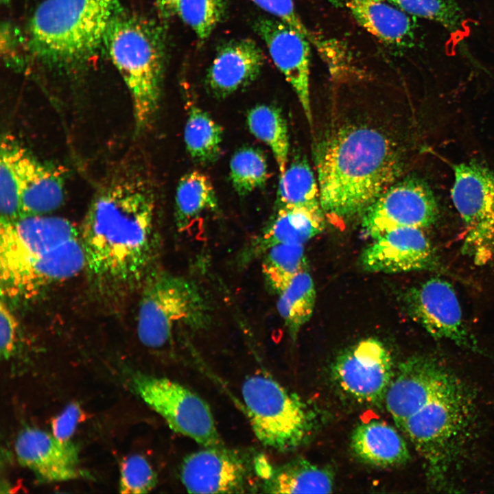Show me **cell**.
Here are the masks:
<instances>
[{"label": "cell", "mask_w": 494, "mask_h": 494, "mask_svg": "<svg viewBox=\"0 0 494 494\" xmlns=\"http://www.w3.org/2000/svg\"><path fill=\"white\" fill-rule=\"evenodd\" d=\"M155 202L137 174L109 178L93 196L80 229L85 270L103 292L143 285L154 250Z\"/></svg>", "instance_id": "cell-1"}, {"label": "cell", "mask_w": 494, "mask_h": 494, "mask_svg": "<svg viewBox=\"0 0 494 494\" xmlns=\"http://www.w3.org/2000/svg\"><path fill=\"white\" fill-rule=\"evenodd\" d=\"M85 269L80 229L50 214L0 221L1 297L27 299Z\"/></svg>", "instance_id": "cell-2"}, {"label": "cell", "mask_w": 494, "mask_h": 494, "mask_svg": "<svg viewBox=\"0 0 494 494\" xmlns=\"http://www.w3.org/2000/svg\"><path fill=\"white\" fill-rule=\"evenodd\" d=\"M320 205L333 217L364 211L388 189L400 171L390 140L366 126L343 128L316 153Z\"/></svg>", "instance_id": "cell-3"}, {"label": "cell", "mask_w": 494, "mask_h": 494, "mask_svg": "<svg viewBox=\"0 0 494 494\" xmlns=\"http://www.w3.org/2000/svg\"><path fill=\"white\" fill-rule=\"evenodd\" d=\"M119 0H43L30 17L25 38L30 59L60 73L82 68L104 47Z\"/></svg>", "instance_id": "cell-4"}, {"label": "cell", "mask_w": 494, "mask_h": 494, "mask_svg": "<svg viewBox=\"0 0 494 494\" xmlns=\"http://www.w3.org/2000/svg\"><path fill=\"white\" fill-rule=\"evenodd\" d=\"M474 416L471 391L450 372L400 427L423 458L436 489L449 484L450 471L467 443Z\"/></svg>", "instance_id": "cell-5"}, {"label": "cell", "mask_w": 494, "mask_h": 494, "mask_svg": "<svg viewBox=\"0 0 494 494\" xmlns=\"http://www.w3.org/2000/svg\"><path fill=\"white\" fill-rule=\"evenodd\" d=\"M104 47L130 95L136 128L143 130L158 107L166 61L165 25L123 9L110 21Z\"/></svg>", "instance_id": "cell-6"}, {"label": "cell", "mask_w": 494, "mask_h": 494, "mask_svg": "<svg viewBox=\"0 0 494 494\" xmlns=\"http://www.w3.org/2000/svg\"><path fill=\"white\" fill-rule=\"evenodd\" d=\"M209 319L208 302L191 280L165 271H152L145 279L137 331L145 346L161 349L170 344L177 328L202 329Z\"/></svg>", "instance_id": "cell-7"}, {"label": "cell", "mask_w": 494, "mask_h": 494, "mask_svg": "<svg viewBox=\"0 0 494 494\" xmlns=\"http://www.w3.org/2000/svg\"><path fill=\"white\" fill-rule=\"evenodd\" d=\"M64 200L62 172L11 136H5L0 152V220L51 214Z\"/></svg>", "instance_id": "cell-8"}, {"label": "cell", "mask_w": 494, "mask_h": 494, "mask_svg": "<svg viewBox=\"0 0 494 494\" xmlns=\"http://www.w3.org/2000/svg\"><path fill=\"white\" fill-rule=\"evenodd\" d=\"M242 394L252 431L265 447L290 451L309 437L313 413L297 395L272 377L262 374L248 377Z\"/></svg>", "instance_id": "cell-9"}, {"label": "cell", "mask_w": 494, "mask_h": 494, "mask_svg": "<svg viewBox=\"0 0 494 494\" xmlns=\"http://www.w3.org/2000/svg\"><path fill=\"white\" fill-rule=\"evenodd\" d=\"M453 204L464 226L462 252L478 266H494V174L473 163L454 169Z\"/></svg>", "instance_id": "cell-10"}, {"label": "cell", "mask_w": 494, "mask_h": 494, "mask_svg": "<svg viewBox=\"0 0 494 494\" xmlns=\"http://www.w3.org/2000/svg\"><path fill=\"white\" fill-rule=\"evenodd\" d=\"M130 384L174 432L204 447L224 446L209 406L185 386L166 377L140 373L132 375Z\"/></svg>", "instance_id": "cell-11"}, {"label": "cell", "mask_w": 494, "mask_h": 494, "mask_svg": "<svg viewBox=\"0 0 494 494\" xmlns=\"http://www.w3.org/2000/svg\"><path fill=\"white\" fill-rule=\"evenodd\" d=\"M395 373L390 353L381 341L373 338L347 348L332 366L333 377L345 394L358 402L372 405L385 401Z\"/></svg>", "instance_id": "cell-12"}, {"label": "cell", "mask_w": 494, "mask_h": 494, "mask_svg": "<svg viewBox=\"0 0 494 494\" xmlns=\"http://www.w3.org/2000/svg\"><path fill=\"white\" fill-rule=\"evenodd\" d=\"M438 209L428 185L417 178H408L391 185L364 211L362 226L373 239L398 227L423 228L437 220Z\"/></svg>", "instance_id": "cell-13"}, {"label": "cell", "mask_w": 494, "mask_h": 494, "mask_svg": "<svg viewBox=\"0 0 494 494\" xmlns=\"http://www.w3.org/2000/svg\"><path fill=\"white\" fill-rule=\"evenodd\" d=\"M404 303L410 317L433 337L480 352L466 328L457 295L448 281L434 277L410 287L404 294Z\"/></svg>", "instance_id": "cell-14"}, {"label": "cell", "mask_w": 494, "mask_h": 494, "mask_svg": "<svg viewBox=\"0 0 494 494\" xmlns=\"http://www.w3.org/2000/svg\"><path fill=\"white\" fill-rule=\"evenodd\" d=\"M253 472L255 462L251 464L244 454L224 446L207 447L185 457L180 477L189 493H243L253 489Z\"/></svg>", "instance_id": "cell-15"}, {"label": "cell", "mask_w": 494, "mask_h": 494, "mask_svg": "<svg viewBox=\"0 0 494 494\" xmlns=\"http://www.w3.org/2000/svg\"><path fill=\"white\" fill-rule=\"evenodd\" d=\"M369 272L399 273L440 268L436 252L422 228L398 227L374 239L360 257Z\"/></svg>", "instance_id": "cell-16"}, {"label": "cell", "mask_w": 494, "mask_h": 494, "mask_svg": "<svg viewBox=\"0 0 494 494\" xmlns=\"http://www.w3.org/2000/svg\"><path fill=\"white\" fill-rule=\"evenodd\" d=\"M255 29L264 41L276 67L293 88L309 124L310 47L307 37L277 19L259 18Z\"/></svg>", "instance_id": "cell-17"}, {"label": "cell", "mask_w": 494, "mask_h": 494, "mask_svg": "<svg viewBox=\"0 0 494 494\" xmlns=\"http://www.w3.org/2000/svg\"><path fill=\"white\" fill-rule=\"evenodd\" d=\"M449 372L428 355L410 357L399 365L384 401L399 429Z\"/></svg>", "instance_id": "cell-18"}, {"label": "cell", "mask_w": 494, "mask_h": 494, "mask_svg": "<svg viewBox=\"0 0 494 494\" xmlns=\"http://www.w3.org/2000/svg\"><path fill=\"white\" fill-rule=\"evenodd\" d=\"M14 450L19 462L43 481H67L81 474L77 446L71 441L60 442L41 430L27 427L22 430Z\"/></svg>", "instance_id": "cell-19"}, {"label": "cell", "mask_w": 494, "mask_h": 494, "mask_svg": "<svg viewBox=\"0 0 494 494\" xmlns=\"http://www.w3.org/2000/svg\"><path fill=\"white\" fill-rule=\"evenodd\" d=\"M264 60L263 51L255 40H228L219 47L208 69L207 86L215 97L224 98L253 82Z\"/></svg>", "instance_id": "cell-20"}, {"label": "cell", "mask_w": 494, "mask_h": 494, "mask_svg": "<svg viewBox=\"0 0 494 494\" xmlns=\"http://www.w3.org/2000/svg\"><path fill=\"white\" fill-rule=\"evenodd\" d=\"M322 209L281 207L270 225L252 242L247 258L264 253L280 244H302L318 235L324 228Z\"/></svg>", "instance_id": "cell-21"}, {"label": "cell", "mask_w": 494, "mask_h": 494, "mask_svg": "<svg viewBox=\"0 0 494 494\" xmlns=\"http://www.w3.org/2000/svg\"><path fill=\"white\" fill-rule=\"evenodd\" d=\"M357 23L379 40L406 46L414 38L410 15L386 0H344Z\"/></svg>", "instance_id": "cell-22"}, {"label": "cell", "mask_w": 494, "mask_h": 494, "mask_svg": "<svg viewBox=\"0 0 494 494\" xmlns=\"http://www.w3.org/2000/svg\"><path fill=\"white\" fill-rule=\"evenodd\" d=\"M351 446L358 459L379 467L401 465L410 458L407 444L399 432L379 421L358 425L353 432Z\"/></svg>", "instance_id": "cell-23"}, {"label": "cell", "mask_w": 494, "mask_h": 494, "mask_svg": "<svg viewBox=\"0 0 494 494\" xmlns=\"http://www.w3.org/2000/svg\"><path fill=\"white\" fill-rule=\"evenodd\" d=\"M333 482L329 469L298 458L273 469L262 489L269 493H329Z\"/></svg>", "instance_id": "cell-24"}, {"label": "cell", "mask_w": 494, "mask_h": 494, "mask_svg": "<svg viewBox=\"0 0 494 494\" xmlns=\"http://www.w3.org/2000/svg\"><path fill=\"white\" fill-rule=\"evenodd\" d=\"M217 208V200L209 178L198 171L184 175L176 193V222L180 231H187L204 214Z\"/></svg>", "instance_id": "cell-25"}, {"label": "cell", "mask_w": 494, "mask_h": 494, "mask_svg": "<svg viewBox=\"0 0 494 494\" xmlns=\"http://www.w3.org/2000/svg\"><path fill=\"white\" fill-rule=\"evenodd\" d=\"M277 294L278 311L290 337L295 340L313 313L316 301L314 281L307 270L301 272Z\"/></svg>", "instance_id": "cell-26"}, {"label": "cell", "mask_w": 494, "mask_h": 494, "mask_svg": "<svg viewBox=\"0 0 494 494\" xmlns=\"http://www.w3.org/2000/svg\"><path fill=\"white\" fill-rule=\"evenodd\" d=\"M251 133L271 149L277 163L280 175L286 169L289 152V136L286 121L276 107L257 105L247 115Z\"/></svg>", "instance_id": "cell-27"}, {"label": "cell", "mask_w": 494, "mask_h": 494, "mask_svg": "<svg viewBox=\"0 0 494 494\" xmlns=\"http://www.w3.org/2000/svg\"><path fill=\"white\" fill-rule=\"evenodd\" d=\"M221 126L205 111L192 107L184 129V140L191 157L199 163L216 159L222 141Z\"/></svg>", "instance_id": "cell-28"}, {"label": "cell", "mask_w": 494, "mask_h": 494, "mask_svg": "<svg viewBox=\"0 0 494 494\" xmlns=\"http://www.w3.org/2000/svg\"><path fill=\"white\" fill-rule=\"evenodd\" d=\"M278 200L280 208L322 209L319 187L306 161H294L280 175Z\"/></svg>", "instance_id": "cell-29"}, {"label": "cell", "mask_w": 494, "mask_h": 494, "mask_svg": "<svg viewBox=\"0 0 494 494\" xmlns=\"http://www.w3.org/2000/svg\"><path fill=\"white\" fill-rule=\"evenodd\" d=\"M307 270L303 245L280 244L264 252L262 271L269 287L278 294L298 273Z\"/></svg>", "instance_id": "cell-30"}, {"label": "cell", "mask_w": 494, "mask_h": 494, "mask_svg": "<svg viewBox=\"0 0 494 494\" xmlns=\"http://www.w3.org/2000/svg\"><path fill=\"white\" fill-rule=\"evenodd\" d=\"M230 176L234 189L240 196L263 187L268 178L264 155L252 147L239 149L231 159Z\"/></svg>", "instance_id": "cell-31"}, {"label": "cell", "mask_w": 494, "mask_h": 494, "mask_svg": "<svg viewBox=\"0 0 494 494\" xmlns=\"http://www.w3.org/2000/svg\"><path fill=\"white\" fill-rule=\"evenodd\" d=\"M409 15L436 22L451 32L462 27L464 15L456 0H386Z\"/></svg>", "instance_id": "cell-32"}, {"label": "cell", "mask_w": 494, "mask_h": 494, "mask_svg": "<svg viewBox=\"0 0 494 494\" xmlns=\"http://www.w3.org/2000/svg\"><path fill=\"white\" fill-rule=\"evenodd\" d=\"M228 5V0H180L178 15L204 40L224 19Z\"/></svg>", "instance_id": "cell-33"}, {"label": "cell", "mask_w": 494, "mask_h": 494, "mask_svg": "<svg viewBox=\"0 0 494 494\" xmlns=\"http://www.w3.org/2000/svg\"><path fill=\"white\" fill-rule=\"evenodd\" d=\"M156 484V474L144 456L133 454L121 462L119 480L121 493H147Z\"/></svg>", "instance_id": "cell-34"}, {"label": "cell", "mask_w": 494, "mask_h": 494, "mask_svg": "<svg viewBox=\"0 0 494 494\" xmlns=\"http://www.w3.org/2000/svg\"><path fill=\"white\" fill-rule=\"evenodd\" d=\"M1 54L6 67L22 71L30 58L25 34L10 21L1 25Z\"/></svg>", "instance_id": "cell-35"}, {"label": "cell", "mask_w": 494, "mask_h": 494, "mask_svg": "<svg viewBox=\"0 0 494 494\" xmlns=\"http://www.w3.org/2000/svg\"><path fill=\"white\" fill-rule=\"evenodd\" d=\"M257 6L290 25L306 37L309 33L298 14L293 0H252Z\"/></svg>", "instance_id": "cell-36"}, {"label": "cell", "mask_w": 494, "mask_h": 494, "mask_svg": "<svg viewBox=\"0 0 494 494\" xmlns=\"http://www.w3.org/2000/svg\"><path fill=\"white\" fill-rule=\"evenodd\" d=\"M18 331L16 318L5 299L1 297L0 305V353L2 358L9 359L14 352Z\"/></svg>", "instance_id": "cell-37"}, {"label": "cell", "mask_w": 494, "mask_h": 494, "mask_svg": "<svg viewBox=\"0 0 494 494\" xmlns=\"http://www.w3.org/2000/svg\"><path fill=\"white\" fill-rule=\"evenodd\" d=\"M82 418V411L76 403L68 405L51 423V434L59 441H71L77 425Z\"/></svg>", "instance_id": "cell-38"}, {"label": "cell", "mask_w": 494, "mask_h": 494, "mask_svg": "<svg viewBox=\"0 0 494 494\" xmlns=\"http://www.w3.org/2000/svg\"><path fill=\"white\" fill-rule=\"evenodd\" d=\"M154 5L161 23L164 25L169 21L176 14L180 0H154Z\"/></svg>", "instance_id": "cell-39"}, {"label": "cell", "mask_w": 494, "mask_h": 494, "mask_svg": "<svg viewBox=\"0 0 494 494\" xmlns=\"http://www.w3.org/2000/svg\"><path fill=\"white\" fill-rule=\"evenodd\" d=\"M10 0H1V3L3 5H8Z\"/></svg>", "instance_id": "cell-40"}]
</instances>
